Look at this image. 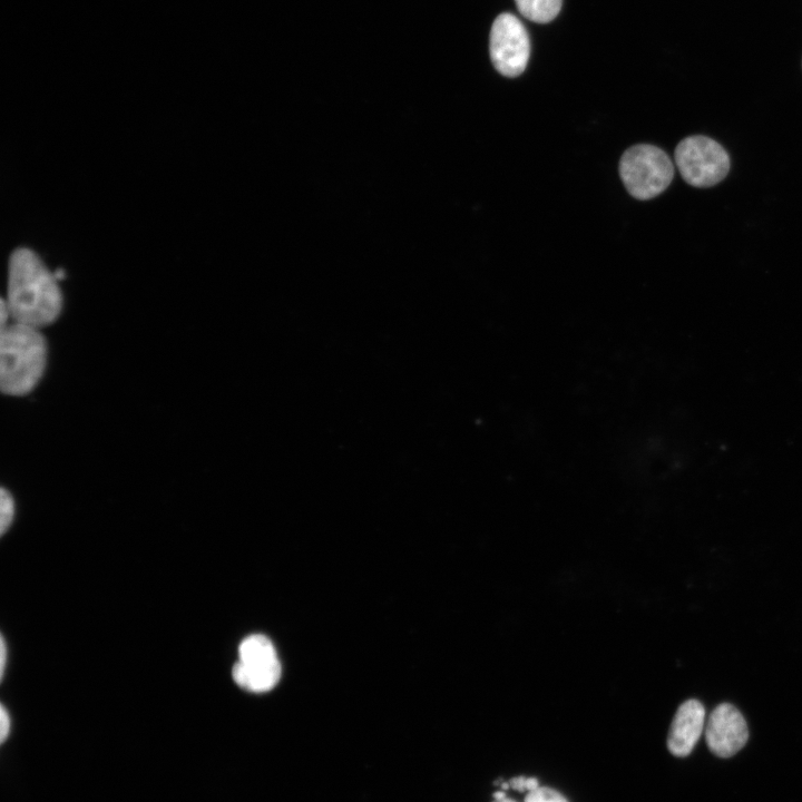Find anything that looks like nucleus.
Wrapping results in <instances>:
<instances>
[{"label":"nucleus","mask_w":802,"mask_h":802,"mask_svg":"<svg viewBox=\"0 0 802 802\" xmlns=\"http://www.w3.org/2000/svg\"><path fill=\"white\" fill-rule=\"evenodd\" d=\"M3 301L13 322L37 329L56 321L62 309V295L55 273L26 247L17 248L10 256Z\"/></svg>","instance_id":"1"},{"label":"nucleus","mask_w":802,"mask_h":802,"mask_svg":"<svg viewBox=\"0 0 802 802\" xmlns=\"http://www.w3.org/2000/svg\"><path fill=\"white\" fill-rule=\"evenodd\" d=\"M0 388L4 394L29 393L41 379L47 344L39 329L12 322L1 329Z\"/></svg>","instance_id":"2"},{"label":"nucleus","mask_w":802,"mask_h":802,"mask_svg":"<svg viewBox=\"0 0 802 802\" xmlns=\"http://www.w3.org/2000/svg\"><path fill=\"white\" fill-rule=\"evenodd\" d=\"M619 175L633 197L646 200L668 187L674 176V166L664 150L653 145L639 144L622 155Z\"/></svg>","instance_id":"3"},{"label":"nucleus","mask_w":802,"mask_h":802,"mask_svg":"<svg viewBox=\"0 0 802 802\" xmlns=\"http://www.w3.org/2000/svg\"><path fill=\"white\" fill-rule=\"evenodd\" d=\"M675 163L683 179L695 187H710L723 180L730 170L726 150L706 136H689L675 149Z\"/></svg>","instance_id":"4"},{"label":"nucleus","mask_w":802,"mask_h":802,"mask_svg":"<svg viewBox=\"0 0 802 802\" xmlns=\"http://www.w3.org/2000/svg\"><path fill=\"white\" fill-rule=\"evenodd\" d=\"M232 675L234 682L248 692L272 689L281 677V664L272 642L261 634L243 639Z\"/></svg>","instance_id":"5"},{"label":"nucleus","mask_w":802,"mask_h":802,"mask_svg":"<svg viewBox=\"0 0 802 802\" xmlns=\"http://www.w3.org/2000/svg\"><path fill=\"white\" fill-rule=\"evenodd\" d=\"M490 59L502 76L514 78L524 72L530 55V41L522 22L514 14H499L489 37Z\"/></svg>","instance_id":"6"},{"label":"nucleus","mask_w":802,"mask_h":802,"mask_svg":"<svg viewBox=\"0 0 802 802\" xmlns=\"http://www.w3.org/2000/svg\"><path fill=\"white\" fill-rule=\"evenodd\" d=\"M749 731L740 711L727 703L720 704L705 724V737L710 750L720 757H730L746 743Z\"/></svg>","instance_id":"7"},{"label":"nucleus","mask_w":802,"mask_h":802,"mask_svg":"<svg viewBox=\"0 0 802 802\" xmlns=\"http://www.w3.org/2000/svg\"><path fill=\"white\" fill-rule=\"evenodd\" d=\"M705 727V710L701 702L688 700L677 710L667 737V747L675 756H686L694 749Z\"/></svg>","instance_id":"8"},{"label":"nucleus","mask_w":802,"mask_h":802,"mask_svg":"<svg viewBox=\"0 0 802 802\" xmlns=\"http://www.w3.org/2000/svg\"><path fill=\"white\" fill-rule=\"evenodd\" d=\"M518 11L530 21L547 23L559 13L563 0H515Z\"/></svg>","instance_id":"9"},{"label":"nucleus","mask_w":802,"mask_h":802,"mask_svg":"<svg viewBox=\"0 0 802 802\" xmlns=\"http://www.w3.org/2000/svg\"><path fill=\"white\" fill-rule=\"evenodd\" d=\"M14 516V501L11 493L4 488L0 491V534L4 535Z\"/></svg>","instance_id":"10"},{"label":"nucleus","mask_w":802,"mask_h":802,"mask_svg":"<svg viewBox=\"0 0 802 802\" xmlns=\"http://www.w3.org/2000/svg\"><path fill=\"white\" fill-rule=\"evenodd\" d=\"M525 802H568L567 799L556 791L547 786H539L529 791L525 798Z\"/></svg>","instance_id":"11"},{"label":"nucleus","mask_w":802,"mask_h":802,"mask_svg":"<svg viewBox=\"0 0 802 802\" xmlns=\"http://www.w3.org/2000/svg\"><path fill=\"white\" fill-rule=\"evenodd\" d=\"M509 785L511 789L525 792V791H532L539 788L538 780L536 777H526L524 775L515 776L510 779Z\"/></svg>","instance_id":"12"},{"label":"nucleus","mask_w":802,"mask_h":802,"mask_svg":"<svg viewBox=\"0 0 802 802\" xmlns=\"http://www.w3.org/2000/svg\"><path fill=\"white\" fill-rule=\"evenodd\" d=\"M10 715L4 707V705L1 704L0 707V740L1 742H4L10 733Z\"/></svg>","instance_id":"13"},{"label":"nucleus","mask_w":802,"mask_h":802,"mask_svg":"<svg viewBox=\"0 0 802 802\" xmlns=\"http://www.w3.org/2000/svg\"><path fill=\"white\" fill-rule=\"evenodd\" d=\"M7 657H8V651H7V644L3 636H1L0 640V678H3L6 664H7Z\"/></svg>","instance_id":"14"},{"label":"nucleus","mask_w":802,"mask_h":802,"mask_svg":"<svg viewBox=\"0 0 802 802\" xmlns=\"http://www.w3.org/2000/svg\"><path fill=\"white\" fill-rule=\"evenodd\" d=\"M492 796H493L495 800H499V799L505 798L506 794H505L503 791H499V792H495V793L492 794Z\"/></svg>","instance_id":"15"},{"label":"nucleus","mask_w":802,"mask_h":802,"mask_svg":"<svg viewBox=\"0 0 802 802\" xmlns=\"http://www.w3.org/2000/svg\"><path fill=\"white\" fill-rule=\"evenodd\" d=\"M492 802H516V801L512 800V799H509V798L505 796V798H502V799L495 800V801H492Z\"/></svg>","instance_id":"16"},{"label":"nucleus","mask_w":802,"mask_h":802,"mask_svg":"<svg viewBox=\"0 0 802 802\" xmlns=\"http://www.w3.org/2000/svg\"><path fill=\"white\" fill-rule=\"evenodd\" d=\"M500 786L502 790H508L510 788L509 782H502Z\"/></svg>","instance_id":"17"}]
</instances>
